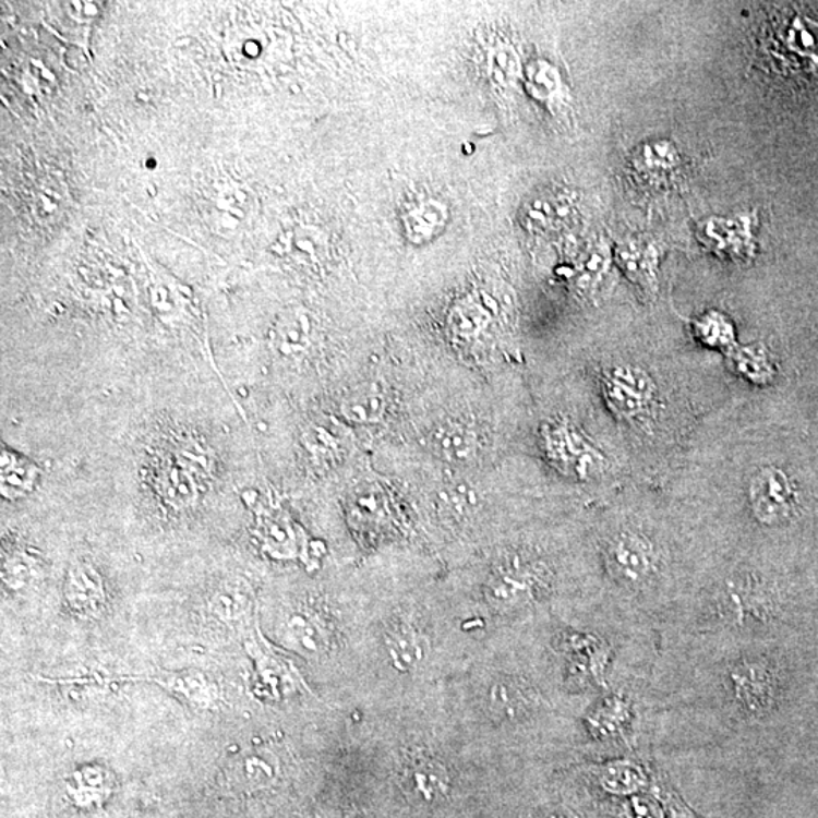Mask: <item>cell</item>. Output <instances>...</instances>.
Returning <instances> with one entry per match:
<instances>
[{
	"instance_id": "obj_1",
	"label": "cell",
	"mask_w": 818,
	"mask_h": 818,
	"mask_svg": "<svg viewBox=\"0 0 818 818\" xmlns=\"http://www.w3.org/2000/svg\"><path fill=\"white\" fill-rule=\"evenodd\" d=\"M608 570L626 590H641L657 576L660 552L646 533L625 529L606 545Z\"/></svg>"
},
{
	"instance_id": "obj_2",
	"label": "cell",
	"mask_w": 818,
	"mask_h": 818,
	"mask_svg": "<svg viewBox=\"0 0 818 818\" xmlns=\"http://www.w3.org/2000/svg\"><path fill=\"white\" fill-rule=\"evenodd\" d=\"M544 584V567L520 555L502 561L491 575L486 594L494 605L517 606L540 593Z\"/></svg>"
},
{
	"instance_id": "obj_3",
	"label": "cell",
	"mask_w": 818,
	"mask_h": 818,
	"mask_svg": "<svg viewBox=\"0 0 818 818\" xmlns=\"http://www.w3.org/2000/svg\"><path fill=\"white\" fill-rule=\"evenodd\" d=\"M654 381L645 370L614 368L603 377V395L608 405L618 417L635 419L648 409L654 397Z\"/></svg>"
},
{
	"instance_id": "obj_4",
	"label": "cell",
	"mask_w": 818,
	"mask_h": 818,
	"mask_svg": "<svg viewBox=\"0 0 818 818\" xmlns=\"http://www.w3.org/2000/svg\"><path fill=\"white\" fill-rule=\"evenodd\" d=\"M750 505L763 525H778L793 513L796 494L784 471L767 467L759 470L750 482Z\"/></svg>"
},
{
	"instance_id": "obj_5",
	"label": "cell",
	"mask_w": 818,
	"mask_h": 818,
	"mask_svg": "<svg viewBox=\"0 0 818 818\" xmlns=\"http://www.w3.org/2000/svg\"><path fill=\"white\" fill-rule=\"evenodd\" d=\"M402 786L408 798L417 804L436 805L449 796L450 774L438 759L419 755L405 763Z\"/></svg>"
},
{
	"instance_id": "obj_6",
	"label": "cell",
	"mask_w": 818,
	"mask_h": 818,
	"mask_svg": "<svg viewBox=\"0 0 818 818\" xmlns=\"http://www.w3.org/2000/svg\"><path fill=\"white\" fill-rule=\"evenodd\" d=\"M65 605L81 618H97L107 608V590L100 573L92 564L77 561L64 582Z\"/></svg>"
},
{
	"instance_id": "obj_7",
	"label": "cell",
	"mask_w": 818,
	"mask_h": 818,
	"mask_svg": "<svg viewBox=\"0 0 818 818\" xmlns=\"http://www.w3.org/2000/svg\"><path fill=\"white\" fill-rule=\"evenodd\" d=\"M548 443L552 458L561 467H566L579 477H587L602 467V458L594 447L570 426L552 428L548 434Z\"/></svg>"
},
{
	"instance_id": "obj_8",
	"label": "cell",
	"mask_w": 818,
	"mask_h": 818,
	"mask_svg": "<svg viewBox=\"0 0 818 818\" xmlns=\"http://www.w3.org/2000/svg\"><path fill=\"white\" fill-rule=\"evenodd\" d=\"M539 703V693L528 682L517 679V677H505L490 688L491 714L506 722L524 719L531 714Z\"/></svg>"
},
{
	"instance_id": "obj_9",
	"label": "cell",
	"mask_w": 818,
	"mask_h": 818,
	"mask_svg": "<svg viewBox=\"0 0 818 818\" xmlns=\"http://www.w3.org/2000/svg\"><path fill=\"white\" fill-rule=\"evenodd\" d=\"M229 782L244 791L270 789L279 779V761L267 750H251L237 758L228 770Z\"/></svg>"
},
{
	"instance_id": "obj_10",
	"label": "cell",
	"mask_w": 818,
	"mask_h": 818,
	"mask_svg": "<svg viewBox=\"0 0 818 818\" xmlns=\"http://www.w3.org/2000/svg\"><path fill=\"white\" fill-rule=\"evenodd\" d=\"M154 682L173 693L179 699L185 700L193 707L212 709L220 700V691L216 682L204 672L199 670H184V672H164L155 676Z\"/></svg>"
},
{
	"instance_id": "obj_11",
	"label": "cell",
	"mask_w": 818,
	"mask_h": 818,
	"mask_svg": "<svg viewBox=\"0 0 818 818\" xmlns=\"http://www.w3.org/2000/svg\"><path fill=\"white\" fill-rule=\"evenodd\" d=\"M112 785L115 781L105 767L99 763H87V766L77 767L70 774L65 791L77 808H96L107 801Z\"/></svg>"
},
{
	"instance_id": "obj_12",
	"label": "cell",
	"mask_w": 818,
	"mask_h": 818,
	"mask_svg": "<svg viewBox=\"0 0 818 818\" xmlns=\"http://www.w3.org/2000/svg\"><path fill=\"white\" fill-rule=\"evenodd\" d=\"M431 447L436 455L450 462H469L477 458L479 438L473 430L461 423L443 424L431 435Z\"/></svg>"
},
{
	"instance_id": "obj_13",
	"label": "cell",
	"mask_w": 818,
	"mask_h": 818,
	"mask_svg": "<svg viewBox=\"0 0 818 818\" xmlns=\"http://www.w3.org/2000/svg\"><path fill=\"white\" fill-rule=\"evenodd\" d=\"M385 650L389 661L400 672H411L422 664L426 657V640L411 626H395L385 635Z\"/></svg>"
},
{
	"instance_id": "obj_14",
	"label": "cell",
	"mask_w": 818,
	"mask_h": 818,
	"mask_svg": "<svg viewBox=\"0 0 818 818\" xmlns=\"http://www.w3.org/2000/svg\"><path fill=\"white\" fill-rule=\"evenodd\" d=\"M387 400L380 388L369 387L358 389L342 405V412L350 422L360 424L377 423L384 417Z\"/></svg>"
},
{
	"instance_id": "obj_15",
	"label": "cell",
	"mask_w": 818,
	"mask_h": 818,
	"mask_svg": "<svg viewBox=\"0 0 818 818\" xmlns=\"http://www.w3.org/2000/svg\"><path fill=\"white\" fill-rule=\"evenodd\" d=\"M249 606L248 590L241 588L239 584H226L218 588L209 603V611L214 617L225 623L239 622L241 615H244Z\"/></svg>"
},
{
	"instance_id": "obj_16",
	"label": "cell",
	"mask_w": 818,
	"mask_h": 818,
	"mask_svg": "<svg viewBox=\"0 0 818 818\" xmlns=\"http://www.w3.org/2000/svg\"><path fill=\"white\" fill-rule=\"evenodd\" d=\"M313 615L294 613L287 622V638L306 652H321L325 646V633Z\"/></svg>"
},
{
	"instance_id": "obj_17",
	"label": "cell",
	"mask_w": 818,
	"mask_h": 818,
	"mask_svg": "<svg viewBox=\"0 0 818 818\" xmlns=\"http://www.w3.org/2000/svg\"><path fill=\"white\" fill-rule=\"evenodd\" d=\"M5 582L14 590H21L33 582L35 561L23 552H15L5 561Z\"/></svg>"
},
{
	"instance_id": "obj_18",
	"label": "cell",
	"mask_w": 818,
	"mask_h": 818,
	"mask_svg": "<svg viewBox=\"0 0 818 818\" xmlns=\"http://www.w3.org/2000/svg\"><path fill=\"white\" fill-rule=\"evenodd\" d=\"M443 504L450 509L452 513H467L470 512L471 506H474L473 493H470L466 489H452L443 494Z\"/></svg>"
}]
</instances>
